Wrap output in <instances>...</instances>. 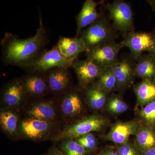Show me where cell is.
I'll list each match as a JSON object with an SVG mask.
<instances>
[{"mask_svg":"<svg viewBox=\"0 0 155 155\" xmlns=\"http://www.w3.org/2000/svg\"><path fill=\"white\" fill-rule=\"evenodd\" d=\"M38 10L39 25L34 36L21 39L11 32L5 33L1 42L2 57L5 64L21 68L45 51L48 42V35Z\"/></svg>","mask_w":155,"mask_h":155,"instance_id":"6da1fadb","label":"cell"},{"mask_svg":"<svg viewBox=\"0 0 155 155\" xmlns=\"http://www.w3.org/2000/svg\"><path fill=\"white\" fill-rule=\"evenodd\" d=\"M74 62L63 55L56 45L21 68L31 73L45 74L56 68L72 67Z\"/></svg>","mask_w":155,"mask_h":155,"instance_id":"7a4b0ae2","label":"cell"},{"mask_svg":"<svg viewBox=\"0 0 155 155\" xmlns=\"http://www.w3.org/2000/svg\"><path fill=\"white\" fill-rule=\"evenodd\" d=\"M115 31L113 25L101 16L81 31L80 37L86 44L89 51L102 45L115 41Z\"/></svg>","mask_w":155,"mask_h":155,"instance_id":"3957f363","label":"cell"},{"mask_svg":"<svg viewBox=\"0 0 155 155\" xmlns=\"http://www.w3.org/2000/svg\"><path fill=\"white\" fill-rule=\"evenodd\" d=\"M106 124L105 119L101 116L93 115L68 125L55 136L53 140L57 141L75 140L87 134L102 130Z\"/></svg>","mask_w":155,"mask_h":155,"instance_id":"277c9868","label":"cell"},{"mask_svg":"<svg viewBox=\"0 0 155 155\" xmlns=\"http://www.w3.org/2000/svg\"><path fill=\"white\" fill-rule=\"evenodd\" d=\"M107 8L115 30L125 35L134 31L133 12L128 3L124 1H116L107 5Z\"/></svg>","mask_w":155,"mask_h":155,"instance_id":"5b68a950","label":"cell"},{"mask_svg":"<svg viewBox=\"0 0 155 155\" xmlns=\"http://www.w3.org/2000/svg\"><path fill=\"white\" fill-rule=\"evenodd\" d=\"M121 43L130 49L135 59L141 58L143 52H148L153 55L155 54V35L151 33L131 31L125 35Z\"/></svg>","mask_w":155,"mask_h":155,"instance_id":"8992f818","label":"cell"},{"mask_svg":"<svg viewBox=\"0 0 155 155\" xmlns=\"http://www.w3.org/2000/svg\"><path fill=\"white\" fill-rule=\"evenodd\" d=\"M124 47L115 41L108 43L89 50L86 53L87 58L90 59L100 68L104 69L116 64L120 49Z\"/></svg>","mask_w":155,"mask_h":155,"instance_id":"52a82bcc","label":"cell"},{"mask_svg":"<svg viewBox=\"0 0 155 155\" xmlns=\"http://www.w3.org/2000/svg\"><path fill=\"white\" fill-rule=\"evenodd\" d=\"M52 129V123L28 117L19 125V130L26 138L32 140L43 139L49 135Z\"/></svg>","mask_w":155,"mask_h":155,"instance_id":"ba28073f","label":"cell"},{"mask_svg":"<svg viewBox=\"0 0 155 155\" xmlns=\"http://www.w3.org/2000/svg\"><path fill=\"white\" fill-rule=\"evenodd\" d=\"M28 96L21 79H15L8 82L2 91V101L8 108H16L21 105Z\"/></svg>","mask_w":155,"mask_h":155,"instance_id":"9c48e42d","label":"cell"},{"mask_svg":"<svg viewBox=\"0 0 155 155\" xmlns=\"http://www.w3.org/2000/svg\"><path fill=\"white\" fill-rule=\"evenodd\" d=\"M72 67L76 73L79 84L84 88L98 78L103 70L88 58L84 60H75Z\"/></svg>","mask_w":155,"mask_h":155,"instance_id":"30bf717a","label":"cell"},{"mask_svg":"<svg viewBox=\"0 0 155 155\" xmlns=\"http://www.w3.org/2000/svg\"><path fill=\"white\" fill-rule=\"evenodd\" d=\"M59 50L65 57L75 61L78 55L87 52L89 49L86 44L80 37L60 38L57 43Z\"/></svg>","mask_w":155,"mask_h":155,"instance_id":"8fae6325","label":"cell"},{"mask_svg":"<svg viewBox=\"0 0 155 155\" xmlns=\"http://www.w3.org/2000/svg\"><path fill=\"white\" fill-rule=\"evenodd\" d=\"M45 74L49 90L54 93H60L67 91L70 81L68 68H56Z\"/></svg>","mask_w":155,"mask_h":155,"instance_id":"7c38bea8","label":"cell"},{"mask_svg":"<svg viewBox=\"0 0 155 155\" xmlns=\"http://www.w3.org/2000/svg\"><path fill=\"white\" fill-rule=\"evenodd\" d=\"M138 128V124L134 121L118 122L112 127L107 137L116 144H126L130 136L137 132Z\"/></svg>","mask_w":155,"mask_h":155,"instance_id":"4fadbf2b","label":"cell"},{"mask_svg":"<svg viewBox=\"0 0 155 155\" xmlns=\"http://www.w3.org/2000/svg\"><path fill=\"white\" fill-rule=\"evenodd\" d=\"M28 96H42L49 91L47 80L45 74L31 73L21 79Z\"/></svg>","mask_w":155,"mask_h":155,"instance_id":"5bb4252c","label":"cell"},{"mask_svg":"<svg viewBox=\"0 0 155 155\" xmlns=\"http://www.w3.org/2000/svg\"><path fill=\"white\" fill-rule=\"evenodd\" d=\"M97 3L93 0H86L76 17L77 31L78 37L84 28L91 25L101 17L97 10Z\"/></svg>","mask_w":155,"mask_h":155,"instance_id":"9a60e30c","label":"cell"},{"mask_svg":"<svg viewBox=\"0 0 155 155\" xmlns=\"http://www.w3.org/2000/svg\"><path fill=\"white\" fill-rule=\"evenodd\" d=\"M60 105L62 114L67 119L79 115L83 109L81 97L74 91H66L62 97Z\"/></svg>","mask_w":155,"mask_h":155,"instance_id":"2e32d148","label":"cell"},{"mask_svg":"<svg viewBox=\"0 0 155 155\" xmlns=\"http://www.w3.org/2000/svg\"><path fill=\"white\" fill-rule=\"evenodd\" d=\"M57 113L55 107L52 102L43 101L31 106L27 114L28 117L53 123L57 119Z\"/></svg>","mask_w":155,"mask_h":155,"instance_id":"e0dca14e","label":"cell"},{"mask_svg":"<svg viewBox=\"0 0 155 155\" xmlns=\"http://www.w3.org/2000/svg\"><path fill=\"white\" fill-rule=\"evenodd\" d=\"M135 65L127 59L117 61L114 65V74L117 85L127 86L131 83L135 74Z\"/></svg>","mask_w":155,"mask_h":155,"instance_id":"ac0fdd59","label":"cell"},{"mask_svg":"<svg viewBox=\"0 0 155 155\" xmlns=\"http://www.w3.org/2000/svg\"><path fill=\"white\" fill-rule=\"evenodd\" d=\"M134 90L140 104L147 105L155 101V82L151 79H143Z\"/></svg>","mask_w":155,"mask_h":155,"instance_id":"d6986e66","label":"cell"},{"mask_svg":"<svg viewBox=\"0 0 155 155\" xmlns=\"http://www.w3.org/2000/svg\"><path fill=\"white\" fill-rule=\"evenodd\" d=\"M139 60L135 65V75L143 79L155 77V58L153 55L141 57Z\"/></svg>","mask_w":155,"mask_h":155,"instance_id":"ffe728a7","label":"cell"},{"mask_svg":"<svg viewBox=\"0 0 155 155\" xmlns=\"http://www.w3.org/2000/svg\"><path fill=\"white\" fill-rule=\"evenodd\" d=\"M86 88V98L89 105L94 110L101 109L105 103L107 92L96 84Z\"/></svg>","mask_w":155,"mask_h":155,"instance_id":"44dd1931","label":"cell"},{"mask_svg":"<svg viewBox=\"0 0 155 155\" xmlns=\"http://www.w3.org/2000/svg\"><path fill=\"white\" fill-rule=\"evenodd\" d=\"M18 116L11 110H3L0 113V124L5 133L13 136L17 133L18 127Z\"/></svg>","mask_w":155,"mask_h":155,"instance_id":"7402d4cb","label":"cell"},{"mask_svg":"<svg viewBox=\"0 0 155 155\" xmlns=\"http://www.w3.org/2000/svg\"><path fill=\"white\" fill-rule=\"evenodd\" d=\"M136 147L142 153L155 147V132L148 127L138 130L135 141Z\"/></svg>","mask_w":155,"mask_h":155,"instance_id":"603a6c76","label":"cell"},{"mask_svg":"<svg viewBox=\"0 0 155 155\" xmlns=\"http://www.w3.org/2000/svg\"><path fill=\"white\" fill-rule=\"evenodd\" d=\"M96 84L106 92L112 90L117 85V80L114 74V65L103 69L97 78Z\"/></svg>","mask_w":155,"mask_h":155,"instance_id":"cb8c5ba5","label":"cell"},{"mask_svg":"<svg viewBox=\"0 0 155 155\" xmlns=\"http://www.w3.org/2000/svg\"><path fill=\"white\" fill-rule=\"evenodd\" d=\"M59 149L64 155H91V152L87 150L75 140H65L61 141Z\"/></svg>","mask_w":155,"mask_h":155,"instance_id":"d4e9b609","label":"cell"},{"mask_svg":"<svg viewBox=\"0 0 155 155\" xmlns=\"http://www.w3.org/2000/svg\"><path fill=\"white\" fill-rule=\"evenodd\" d=\"M142 119L149 124H155V100L149 103L140 111Z\"/></svg>","mask_w":155,"mask_h":155,"instance_id":"484cf974","label":"cell"},{"mask_svg":"<svg viewBox=\"0 0 155 155\" xmlns=\"http://www.w3.org/2000/svg\"><path fill=\"white\" fill-rule=\"evenodd\" d=\"M75 140L89 151H92L96 148V138L95 136L92 133L82 136L75 139Z\"/></svg>","mask_w":155,"mask_h":155,"instance_id":"4316f807","label":"cell"},{"mask_svg":"<svg viewBox=\"0 0 155 155\" xmlns=\"http://www.w3.org/2000/svg\"><path fill=\"white\" fill-rule=\"evenodd\" d=\"M108 109L115 114H122L128 109L127 105L118 97L112 98L109 102Z\"/></svg>","mask_w":155,"mask_h":155,"instance_id":"83f0119b","label":"cell"},{"mask_svg":"<svg viewBox=\"0 0 155 155\" xmlns=\"http://www.w3.org/2000/svg\"><path fill=\"white\" fill-rule=\"evenodd\" d=\"M116 151L118 155H141L142 154L136 147L127 143L119 146Z\"/></svg>","mask_w":155,"mask_h":155,"instance_id":"f1b7e54d","label":"cell"},{"mask_svg":"<svg viewBox=\"0 0 155 155\" xmlns=\"http://www.w3.org/2000/svg\"><path fill=\"white\" fill-rule=\"evenodd\" d=\"M42 155H64L61 150L56 147H51L46 153Z\"/></svg>","mask_w":155,"mask_h":155,"instance_id":"f546056e","label":"cell"},{"mask_svg":"<svg viewBox=\"0 0 155 155\" xmlns=\"http://www.w3.org/2000/svg\"><path fill=\"white\" fill-rule=\"evenodd\" d=\"M99 155H118V154L116 152V150H115L113 149L109 148L104 150Z\"/></svg>","mask_w":155,"mask_h":155,"instance_id":"4dcf8cb0","label":"cell"},{"mask_svg":"<svg viewBox=\"0 0 155 155\" xmlns=\"http://www.w3.org/2000/svg\"><path fill=\"white\" fill-rule=\"evenodd\" d=\"M141 155H155V147L142 153Z\"/></svg>","mask_w":155,"mask_h":155,"instance_id":"1f68e13d","label":"cell"},{"mask_svg":"<svg viewBox=\"0 0 155 155\" xmlns=\"http://www.w3.org/2000/svg\"><path fill=\"white\" fill-rule=\"evenodd\" d=\"M154 32H155V33H155V31H154Z\"/></svg>","mask_w":155,"mask_h":155,"instance_id":"d6a6232c","label":"cell"}]
</instances>
